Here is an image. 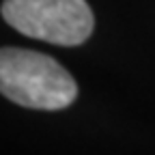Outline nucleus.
<instances>
[{
    "label": "nucleus",
    "mask_w": 155,
    "mask_h": 155,
    "mask_svg": "<svg viewBox=\"0 0 155 155\" xmlns=\"http://www.w3.org/2000/svg\"><path fill=\"white\" fill-rule=\"evenodd\" d=\"M0 93L32 110H63L78 97L73 75L52 56L22 48H0Z\"/></svg>",
    "instance_id": "obj_1"
},
{
    "label": "nucleus",
    "mask_w": 155,
    "mask_h": 155,
    "mask_svg": "<svg viewBox=\"0 0 155 155\" xmlns=\"http://www.w3.org/2000/svg\"><path fill=\"white\" fill-rule=\"evenodd\" d=\"M2 17L30 39L65 48L84 43L95 28L86 0H5Z\"/></svg>",
    "instance_id": "obj_2"
}]
</instances>
